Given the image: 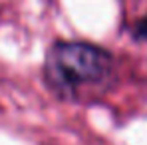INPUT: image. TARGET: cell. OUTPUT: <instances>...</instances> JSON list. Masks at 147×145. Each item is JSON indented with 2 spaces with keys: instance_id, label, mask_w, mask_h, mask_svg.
<instances>
[{
  "instance_id": "cell-1",
  "label": "cell",
  "mask_w": 147,
  "mask_h": 145,
  "mask_svg": "<svg viewBox=\"0 0 147 145\" xmlns=\"http://www.w3.org/2000/svg\"><path fill=\"white\" fill-rule=\"evenodd\" d=\"M111 70L109 54L86 42H56L46 56V78L62 94L98 88L109 80Z\"/></svg>"
},
{
  "instance_id": "cell-2",
  "label": "cell",
  "mask_w": 147,
  "mask_h": 145,
  "mask_svg": "<svg viewBox=\"0 0 147 145\" xmlns=\"http://www.w3.org/2000/svg\"><path fill=\"white\" fill-rule=\"evenodd\" d=\"M135 32H137V36H139V38H145V40H147V18H143V20L137 24Z\"/></svg>"
}]
</instances>
